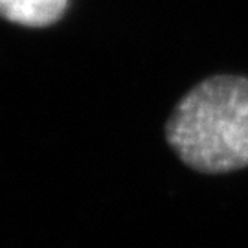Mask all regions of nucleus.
<instances>
[{
    "label": "nucleus",
    "mask_w": 248,
    "mask_h": 248,
    "mask_svg": "<svg viewBox=\"0 0 248 248\" xmlns=\"http://www.w3.org/2000/svg\"><path fill=\"white\" fill-rule=\"evenodd\" d=\"M169 147L187 168L219 175L248 168V78L217 74L197 83L166 124Z\"/></svg>",
    "instance_id": "nucleus-1"
},
{
    "label": "nucleus",
    "mask_w": 248,
    "mask_h": 248,
    "mask_svg": "<svg viewBox=\"0 0 248 248\" xmlns=\"http://www.w3.org/2000/svg\"><path fill=\"white\" fill-rule=\"evenodd\" d=\"M70 0H0V17L26 28H46L64 15Z\"/></svg>",
    "instance_id": "nucleus-2"
}]
</instances>
